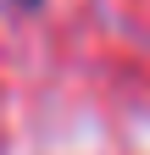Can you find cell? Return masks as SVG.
Wrapping results in <instances>:
<instances>
[{"label":"cell","mask_w":150,"mask_h":155,"mask_svg":"<svg viewBox=\"0 0 150 155\" xmlns=\"http://www.w3.org/2000/svg\"><path fill=\"white\" fill-rule=\"evenodd\" d=\"M17 6H39V0H17Z\"/></svg>","instance_id":"obj_1"}]
</instances>
